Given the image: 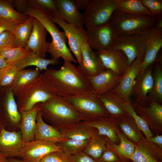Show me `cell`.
<instances>
[{
    "mask_svg": "<svg viewBox=\"0 0 162 162\" xmlns=\"http://www.w3.org/2000/svg\"><path fill=\"white\" fill-rule=\"evenodd\" d=\"M63 60L60 69H47L44 73L56 95L66 98L93 92L88 76L72 62Z\"/></svg>",
    "mask_w": 162,
    "mask_h": 162,
    "instance_id": "obj_1",
    "label": "cell"
},
{
    "mask_svg": "<svg viewBox=\"0 0 162 162\" xmlns=\"http://www.w3.org/2000/svg\"><path fill=\"white\" fill-rule=\"evenodd\" d=\"M39 107L44 120L58 129L83 120L70 103L57 95L45 103L39 104Z\"/></svg>",
    "mask_w": 162,
    "mask_h": 162,
    "instance_id": "obj_2",
    "label": "cell"
},
{
    "mask_svg": "<svg viewBox=\"0 0 162 162\" xmlns=\"http://www.w3.org/2000/svg\"><path fill=\"white\" fill-rule=\"evenodd\" d=\"M50 13L38 8L28 6L23 14L37 19L50 34L52 41L49 42L48 52L50 54L52 58L57 59L62 57L63 59L77 63V61L66 45L67 38L65 33L60 32L51 20Z\"/></svg>",
    "mask_w": 162,
    "mask_h": 162,
    "instance_id": "obj_3",
    "label": "cell"
},
{
    "mask_svg": "<svg viewBox=\"0 0 162 162\" xmlns=\"http://www.w3.org/2000/svg\"><path fill=\"white\" fill-rule=\"evenodd\" d=\"M56 95L50 82L40 73L32 82L19 90L16 94L20 112L31 110L36 104L45 102Z\"/></svg>",
    "mask_w": 162,
    "mask_h": 162,
    "instance_id": "obj_4",
    "label": "cell"
},
{
    "mask_svg": "<svg viewBox=\"0 0 162 162\" xmlns=\"http://www.w3.org/2000/svg\"><path fill=\"white\" fill-rule=\"evenodd\" d=\"M110 22L116 35L142 34L156 23L154 16L131 14L118 10L113 13Z\"/></svg>",
    "mask_w": 162,
    "mask_h": 162,
    "instance_id": "obj_5",
    "label": "cell"
},
{
    "mask_svg": "<svg viewBox=\"0 0 162 162\" xmlns=\"http://www.w3.org/2000/svg\"><path fill=\"white\" fill-rule=\"evenodd\" d=\"M63 98L82 116L83 121L109 116L99 97L93 92Z\"/></svg>",
    "mask_w": 162,
    "mask_h": 162,
    "instance_id": "obj_6",
    "label": "cell"
},
{
    "mask_svg": "<svg viewBox=\"0 0 162 162\" xmlns=\"http://www.w3.org/2000/svg\"><path fill=\"white\" fill-rule=\"evenodd\" d=\"M11 86L0 88V116L5 128L10 131L20 130L21 120Z\"/></svg>",
    "mask_w": 162,
    "mask_h": 162,
    "instance_id": "obj_7",
    "label": "cell"
},
{
    "mask_svg": "<svg viewBox=\"0 0 162 162\" xmlns=\"http://www.w3.org/2000/svg\"><path fill=\"white\" fill-rule=\"evenodd\" d=\"M116 8L113 0H91L82 14L85 27L101 26L110 22Z\"/></svg>",
    "mask_w": 162,
    "mask_h": 162,
    "instance_id": "obj_8",
    "label": "cell"
},
{
    "mask_svg": "<svg viewBox=\"0 0 162 162\" xmlns=\"http://www.w3.org/2000/svg\"><path fill=\"white\" fill-rule=\"evenodd\" d=\"M111 47L122 51L128 58L130 66L137 58L144 56L145 39L142 34L116 35Z\"/></svg>",
    "mask_w": 162,
    "mask_h": 162,
    "instance_id": "obj_9",
    "label": "cell"
},
{
    "mask_svg": "<svg viewBox=\"0 0 162 162\" xmlns=\"http://www.w3.org/2000/svg\"><path fill=\"white\" fill-rule=\"evenodd\" d=\"M86 38L90 47L96 52L111 47L116 34L110 22L94 27H86Z\"/></svg>",
    "mask_w": 162,
    "mask_h": 162,
    "instance_id": "obj_10",
    "label": "cell"
},
{
    "mask_svg": "<svg viewBox=\"0 0 162 162\" xmlns=\"http://www.w3.org/2000/svg\"><path fill=\"white\" fill-rule=\"evenodd\" d=\"M49 16L54 22L58 25L64 30L68 40L69 49L80 64L82 59L81 46L87 40L85 32L82 31L75 26L66 22L53 13H50Z\"/></svg>",
    "mask_w": 162,
    "mask_h": 162,
    "instance_id": "obj_11",
    "label": "cell"
},
{
    "mask_svg": "<svg viewBox=\"0 0 162 162\" xmlns=\"http://www.w3.org/2000/svg\"><path fill=\"white\" fill-rule=\"evenodd\" d=\"M60 150L55 142L33 140L23 143L18 157L28 162H39L47 154Z\"/></svg>",
    "mask_w": 162,
    "mask_h": 162,
    "instance_id": "obj_12",
    "label": "cell"
},
{
    "mask_svg": "<svg viewBox=\"0 0 162 162\" xmlns=\"http://www.w3.org/2000/svg\"><path fill=\"white\" fill-rule=\"evenodd\" d=\"M151 65L144 70L141 69L132 90L131 95L135 97V101L143 106H148L150 104L148 95L152 91L154 84Z\"/></svg>",
    "mask_w": 162,
    "mask_h": 162,
    "instance_id": "obj_13",
    "label": "cell"
},
{
    "mask_svg": "<svg viewBox=\"0 0 162 162\" xmlns=\"http://www.w3.org/2000/svg\"><path fill=\"white\" fill-rule=\"evenodd\" d=\"M142 34L145 38L146 43L144 55L141 65V69L144 70L156 61L162 46V29L154 26Z\"/></svg>",
    "mask_w": 162,
    "mask_h": 162,
    "instance_id": "obj_14",
    "label": "cell"
},
{
    "mask_svg": "<svg viewBox=\"0 0 162 162\" xmlns=\"http://www.w3.org/2000/svg\"><path fill=\"white\" fill-rule=\"evenodd\" d=\"M144 57H137L129 67L122 76L118 86L110 91L125 101L130 100L133 88L136 79L141 70V65Z\"/></svg>",
    "mask_w": 162,
    "mask_h": 162,
    "instance_id": "obj_15",
    "label": "cell"
},
{
    "mask_svg": "<svg viewBox=\"0 0 162 162\" xmlns=\"http://www.w3.org/2000/svg\"><path fill=\"white\" fill-rule=\"evenodd\" d=\"M136 112L146 122L152 132L159 134L162 132V105L156 102L143 106L134 101L131 103Z\"/></svg>",
    "mask_w": 162,
    "mask_h": 162,
    "instance_id": "obj_16",
    "label": "cell"
},
{
    "mask_svg": "<svg viewBox=\"0 0 162 162\" xmlns=\"http://www.w3.org/2000/svg\"><path fill=\"white\" fill-rule=\"evenodd\" d=\"M96 52L106 69L121 76L129 66L126 56L120 50L111 47Z\"/></svg>",
    "mask_w": 162,
    "mask_h": 162,
    "instance_id": "obj_17",
    "label": "cell"
},
{
    "mask_svg": "<svg viewBox=\"0 0 162 162\" xmlns=\"http://www.w3.org/2000/svg\"><path fill=\"white\" fill-rule=\"evenodd\" d=\"M23 144L20 130L10 131L2 128L0 132V154L7 158L18 157Z\"/></svg>",
    "mask_w": 162,
    "mask_h": 162,
    "instance_id": "obj_18",
    "label": "cell"
},
{
    "mask_svg": "<svg viewBox=\"0 0 162 162\" xmlns=\"http://www.w3.org/2000/svg\"><path fill=\"white\" fill-rule=\"evenodd\" d=\"M81 50L82 61L77 67L83 74L88 76H94L106 69L87 40L82 44Z\"/></svg>",
    "mask_w": 162,
    "mask_h": 162,
    "instance_id": "obj_19",
    "label": "cell"
},
{
    "mask_svg": "<svg viewBox=\"0 0 162 162\" xmlns=\"http://www.w3.org/2000/svg\"><path fill=\"white\" fill-rule=\"evenodd\" d=\"M47 32L41 23L34 17L32 30L25 48L45 58L49 44L46 40Z\"/></svg>",
    "mask_w": 162,
    "mask_h": 162,
    "instance_id": "obj_20",
    "label": "cell"
},
{
    "mask_svg": "<svg viewBox=\"0 0 162 162\" xmlns=\"http://www.w3.org/2000/svg\"><path fill=\"white\" fill-rule=\"evenodd\" d=\"M135 144L134 152L130 158L133 162L162 161V149L143 136Z\"/></svg>",
    "mask_w": 162,
    "mask_h": 162,
    "instance_id": "obj_21",
    "label": "cell"
},
{
    "mask_svg": "<svg viewBox=\"0 0 162 162\" xmlns=\"http://www.w3.org/2000/svg\"><path fill=\"white\" fill-rule=\"evenodd\" d=\"M122 76L106 69L95 76L88 77L93 92L99 97L114 89L118 84Z\"/></svg>",
    "mask_w": 162,
    "mask_h": 162,
    "instance_id": "obj_22",
    "label": "cell"
},
{
    "mask_svg": "<svg viewBox=\"0 0 162 162\" xmlns=\"http://www.w3.org/2000/svg\"><path fill=\"white\" fill-rule=\"evenodd\" d=\"M55 1L57 11L52 13L66 22L85 32L82 22V14L73 0H55Z\"/></svg>",
    "mask_w": 162,
    "mask_h": 162,
    "instance_id": "obj_23",
    "label": "cell"
},
{
    "mask_svg": "<svg viewBox=\"0 0 162 162\" xmlns=\"http://www.w3.org/2000/svg\"><path fill=\"white\" fill-rule=\"evenodd\" d=\"M82 122L96 128L99 134L106 136L112 142L116 144L119 143V139L117 135V131L119 128L118 119L106 116L82 121Z\"/></svg>",
    "mask_w": 162,
    "mask_h": 162,
    "instance_id": "obj_24",
    "label": "cell"
},
{
    "mask_svg": "<svg viewBox=\"0 0 162 162\" xmlns=\"http://www.w3.org/2000/svg\"><path fill=\"white\" fill-rule=\"evenodd\" d=\"M36 121L34 140L50 141L56 143L66 139L59 129L45 122L40 110Z\"/></svg>",
    "mask_w": 162,
    "mask_h": 162,
    "instance_id": "obj_25",
    "label": "cell"
},
{
    "mask_svg": "<svg viewBox=\"0 0 162 162\" xmlns=\"http://www.w3.org/2000/svg\"><path fill=\"white\" fill-rule=\"evenodd\" d=\"M39 110L38 104L30 110L20 112L21 120L20 130L21 133L23 143L34 140L36 127V118Z\"/></svg>",
    "mask_w": 162,
    "mask_h": 162,
    "instance_id": "obj_26",
    "label": "cell"
},
{
    "mask_svg": "<svg viewBox=\"0 0 162 162\" xmlns=\"http://www.w3.org/2000/svg\"><path fill=\"white\" fill-rule=\"evenodd\" d=\"M99 97L109 116L119 120L128 115L123 106L122 99L113 93L109 92Z\"/></svg>",
    "mask_w": 162,
    "mask_h": 162,
    "instance_id": "obj_27",
    "label": "cell"
},
{
    "mask_svg": "<svg viewBox=\"0 0 162 162\" xmlns=\"http://www.w3.org/2000/svg\"><path fill=\"white\" fill-rule=\"evenodd\" d=\"M60 63L59 58L46 59L43 58L31 51L13 64L18 70H23L29 66H34L36 67L40 71L43 70H47L49 65H56Z\"/></svg>",
    "mask_w": 162,
    "mask_h": 162,
    "instance_id": "obj_28",
    "label": "cell"
},
{
    "mask_svg": "<svg viewBox=\"0 0 162 162\" xmlns=\"http://www.w3.org/2000/svg\"><path fill=\"white\" fill-rule=\"evenodd\" d=\"M59 130L65 139L79 140H89L98 133L96 128L85 125L82 121Z\"/></svg>",
    "mask_w": 162,
    "mask_h": 162,
    "instance_id": "obj_29",
    "label": "cell"
},
{
    "mask_svg": "<svg viewBox=\"0 0 162 162\" xmlns=\"http://www.w3.org/2000/svg\"><path fill=\"white\" fill-rule=\"evenodd\" d=\"M117 135L119 139V143L115 144L109 140L107 147L117 154L121 162H127L130 160V158L134 152L135 144L128 139L119 128L117 131Z\"/></svg>",
    "mask_w": 162,
    "mask_h": 162,
    "instance_id": "obj_30",
    "label": "cell"
},
{
    "mask_svg": "<svg viewBox=\"0 0 162 162\" xmlns=\"http://www.w3.org/2000/svg\"><path fill=\"white\" fill-rule=\"evenodd\" d=\"M109 140L107 137L99 134L98 132L89 140L83 151L96 160L107 149Z\"/></svg>",
    "mask_w": 162,
    "mask_h": 162,
    "instance_id": "obj_31",
    "label": "cell"
},
{
    "mask_svg": "<svg viewBox=\"0 0 162 162\" xmlns=\"http://www.w3.org/2000/svg\"><path fill=\"white\" fill-rule=\"evenodd\" d=\"M119 128L128 140L136 143L138 142L143 136L133 118L127 115L118 120Z\"/></svg>",
    "mask_w": 162,
    "mask_h": 162,
    "instance_id": "obj_32",
    "label": "cell"
},
{
    "mask_svg": "<svg viewBox=\"0 0 162 162\" xmlns=\"http://www.w3.org/2000/svg\"><path fill=\"white\" fill-rule=\"evenodd\" d=\"M116 10L134 15L153 16L139 0H113Z\"/></svg>",
    "mask_w": 162,
    "mask_h": 162,
    "instance_id": "obj_33",
    "label": "cell"
},
{
    "mask_svg": "<svg viewBox=\"0 0 162 162\" xmlns=\"http://www.w3.org/2000/svg\"><path fill=\"white\" fill-rule=\"evenodd\" d=\"M40 73L38 68L18 70L11 86L14 96L19 90L34 81Z\"/></svg>",
    "mask_w": 162,
    "mask_h": 162,
    "instance_id": "obj_34",
    "label": "cell"
},
{
    "mask_svg": "<svg viewBox=\"0 0 162 162\" xmlns=\"http://www.w3.org/2000/svg\"><path fill=\"white\" fill-rule=\"evenodd\" d=\"M28 17L14 9L13 0H0V18L19 24L24 22Z\"/></svg>",
    "mask_w": 162,
    "mask_h": 162,
    "instance_id": "obj_35",
    "label": "cell"
},
{
    "mask_svg": "<svg viewBox=\"0 0 162 162\" xmlns=\"http://www.w3.org/2000/svg\"><path fill=\"white\" fill-rule=\"evenodd\" d=\"M33 20V17L28 16L24 22L16 26L13 33L18 46L25 48L32 30Z\"/></svg>",
    "mask_w": 162,
    "mask_h": 162,
    "instance_id": "obj_36",
    "label": "cell"
},
{
    "mask_svg": "<svg viewBox=\"0 0 162 162\" xmlns=\"http://www.w3.org/2000/svg\"><path fill=\"white\" fill-rule=\"evenodd\" d=\"M89 140H79L68 139L58 142L56 144L60 150L68 156H70L83 151Z\"/></svg>",
    "mask_w": 162,
    "mask_h": 162,
    "instance_id": "obj_37",
    "label": "cell"
},
{
    "mask_svg": "<svg viewBox=\"0 0 162 162\" xmlns=\"http://www.w3.org/2000/svg\"><path fill=\"white\" fill-rule=\"evenodd\" d=\"M122 102L127 114L133 118L139 128L145 135L146 138L149 140L151 137L154 136L145 120L134 111L131 104V100L125 101L122 99Z\"/></svg>",
    "mask_w": 162,
    "mask_h": 162,
    "instance_id": "obj_38",
    "label": "cell"
},
{
    "mask_svg": "<svg viewBox=\"0 0 162 162\" xmlns=\"http://www.w3.org/2000/svg\"><path fill=\"white\" fill-rule=\"evenodd\" d=\"M150 103L156 102L161 104L162 103V69L160 64L157 62L154 78L152 89L148 95Z\"/></svg>",
    "mask_w": 162,
    "mask_h": 162,
    "instance_id": "obj_39",
    "label": "cell"
},
{
    "mask_svg": "<svg viewBox=\"0 0 162 162\" xmlns=\"http://www.w3.org/2000/svg\"><path fill=\"white\" fill-rule=\"evenodd\" d=\"M31 51L25 47L4 48L0 49L1 56L8 65L14 64Z\"/></svg>",
    "mask_w": 162,
    "mask_h": 162,
    "instance_id": "obj_40",
    "label": "cell"
},
{
    "mask_svg": "<svg viewBox=\"0 0 162 162\" xmlns=\"http://www.w3.org/2000/svg\"><path fill=\"white\" fill-rule=\"evenodd\" d=\"M18 71L14 64L8 65L0 70V88L11 86Z\"/></svg>",
    "mask_w": 162,
    "mask_h": 162,
    "instance_id": "obj_41",
    "label": "cell"
},
{
    "mask_svg": "<svg viewBox=\"0 0 162 162\" xmlns=\"http://www.w3.org/2000/svg\"><path fill=\"white\" fill-rule=\"evenodd\" d=\"M28 6L38 8L46 12L57 11L55 0H28Z\"/></svg>",
    "mask_w": 162,
    "mask_h": 162,
    "instance_id": "obj_42",
    "label": "cell"
},
{
    "mask_svg": "<svg viewBox=\"0 0 162 162\" xmlns=\"http://www.w3.org/2000/svg\"><path fill=\"white\" fill-rule=\"evenodd\" d=\"M18 46L14 35L13 32L7 30L0 34V49Z\"/></svg>",
    "mask_w": 162,
    "mask_h": 162,
    "instance_id": "obj_43",
    "label": "cell"
},
{
    "mask_svg": "<svg viewBox=\"0 0 162 162\" xmlns=\"http://www.w3.org/2000/svg\"><path fill=\"white\" fill-rule=\"evenodd\" d=\"M143 4L154 16L161 14L162 2L159 0H141Z\"/></svg>",
    "mask_w": 162,
    "mask_h": 162,
    "instance_id": "obj_44",
    "label": "cell"
},
{
    "mask_svg": "<svg viewBox=\"0 0 162 162\" xmlns=\"http://www.w3.org/2000/svg\"><path fill=\"white\" fill-rule=\"evenodd\" d=\"M39 162H69L68 156L61 150L49 153Z\"/></svg>",
    "mask_w": 162,
    "mask_h": 162,
    "instance_id": "obj_45",
    "label": "cell"
},
{
    "mask_svg": "<svg viewBox=\"0 0 162 162\" xmlns=\"http://www.w3.org/2000/svg\"><path fill=\"white\" fill-rule=\"evenodd\" d=\"M96 161V162H121L117 154L108 147L101 157Z\"/></svg>",
    "mask_w": 162,
    "mask_h": 162,
    "instance_id": "obj_46",
    "label": "cell"
},
{
    "mask_svg": "<svg viewBox=\"0 0 162 162\" xmlns=\"http://www.w3.org/2000/svg\"><path fill=\"white\" fill-rule=\"evenodd\" d=\"M68 156L69 162H96V160L83 151Z\"/></svg>",
    "mask_w": 162,
    "mask_h": 162,
    "instance_id": "obj_47",
    "label": "cell"
},
{
    "mask_svg": "<svg viewBox=\"0 0 162 162\" xmlns=\"http://www.w3.org/2000/svg\"><path fill=\"white\" fill-rule=\"evenodd\" d=\"M17 24L14 22L0 18V34L7 30L13 33Z\"/></svg>",
    "mask_w": 162,
    "mask_h": 162,
    "instance_id": "obj_48",
    "label": "cell"
},
{
    "mask_svg": "<svg viewBox=\"0 0 162 162\" xmlns=\"http://www.w3.org/2000/svg\"><path fill=\"white\" fill-rule=\"evenodd\" d=\"M13 5L17 12L23 14L28 7V0H13Z\"/></svg>",
    "mask_w": 162,
    "mask_h": 162,
    "instance_id": "obj_49",
    "label": "cell"
},
{
    "mask_svg": "<svg viewBox=\"0 0 162 162\" xmlns=\"http://www.w3.org/2000/svg\"><path fill=\"white\" fill-rule=\"evenodd\" d=\"M74 4L79 10H85L91 0H73Z\"/></svg>",
    "mask_w": 162,
    "mask_h": 162,
    "instance_id": "obj_50",
    "label": "cell"
},
{
    "mask_svg": "<svg viewBox=\"0 0 162 162\" xmlns=\"http://www.w3.org/2000/svg\"><path fill=\"white\" fill-rule=\"evenodd\" d=\"M149 140L154 144L162 149V136L157 134L155 136L151 137Z\"/></svg>",
    "mask_w": 162,
    "mask_h": 162,
    "instance_id": "obj_51",
    "label": "cell"
},
{
    "mask_svg": "<svg viewBox=\"0 0 162 162\" xmlns=\"http://www.w3.org/2000/svg\"><path fill=\"white\" fill-rule=\"evenodd\" d=\"M8 65L3 58L0 56V70Z\"/></svg>",
    "mask_w": 162,
    "mask_h": 162,
    "instance_id": "obj_52",
    "label": "cell"
},
{
    "mask_svg": "<svg viewBox=\"0 0 162 162\" xmlns=\"http://www.w3.org/2000/svg\"><path fill=\"white\" fill-rule=\"evenodd\" d=\"M9 162H28L23 160H20L14 158H8Z\"/></svg>",
    "mask_w": 162,
    "mask_h": 162,
    "instance_id": "obj_53",
    "label": "cell"
},
{
    "mask_svg": "<svg viewBox=\"0 0 162 162\" xmlns=\"http://www.w3.org/2000/svg\"><path fill=\"white\" fill-rule=\"evenodd\" d=\"M0 162H9L8 158L5 156L0 154Z\"/></svg>",
    "mask_w": 162,
    "mask_h": 162,
    "instance_id": "obj_54",
    "label": "cell"
},
{
    "mask_svg": "<svg viewBox=\"0 0 162 162\" xmlns=\"http://www.w3.org/2000/svg\"><path fill=\"white\" fill-rule=\"evenodd\" d=\"M155 26L157 28L160 29H162V20L160 19V20L156 24Z\"/></svg>",
    "mask_w": 162,
    "mask_h": 162,
    "instance_id": "obj_55",
    "label": "cell"
},
{
    "mask_svg": "<svg viewBox=\"0 0 162 162\" xmlns=\"http://www.w3.org/2000/svg\"><path fill=\"white\" fill-rule=\"evenodd\" d=\"M4 126V125L0 116V132Z\"/></svg>",
    "mask_w": 162,
    "mask_h": 162,
    "instance_id": "obj_56",
    "label": "cell"
},
{
    "mask_svg": "<svg viewBox=\"0 0 162 162\" xmlns=\"http://www.w3.org/2000/svg\"><path fill=\"white\" fill-rule=\"evenodd\" d=\"M162 162V161H160V162Z\"/></svg>",
    "mask_w": 162,
    "mask_h": 162,
    "instance_id": "obj_57",
    "label": "cell"
},
{
    "mask_svg": "<svg viewBox=\"0 0 162 162\" xmlns=\"http://www.w3.org/2000/svg\"></svg>",
    "mask_w": 162,
    "mask_h": 162,
    "instance_id": "obj_58",
    "label": "cell"
}]
</instances>
